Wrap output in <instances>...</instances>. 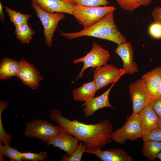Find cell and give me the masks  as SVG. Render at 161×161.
Masks as SVG:
<instances>
[{
    "instance_id": "cell-1",
    "label": "cell",
    "mask_w": 161,
    "mask_h": 161,
    "mask_svg": "<svg viewBox=\"0 0 161 161\" xmlns=\"http://www.w3.org/2000/svg\"><path fill=\"white\" fill-rule=\"evenodd\" d=\"M49 115L65 131L83 142L86 153L101 150L112 141L113 126L108 119L94 124H86L76 119L70 120L63 116L60 110L56 109L50 110Z\"/></svg>"
},
{
    "instance_id": "cell-2",
    "label": "cell",
    "mask_w": 161,
    "mask_h": 161,
    "mask_svg": "<svg viewBox=\"0 0 161 161\" xmlns=\"http://www.w3.org/2000/svg\"><path fill=\"white\" fill-rule=\"evenodd\" d=\"M114 12L109 13L94 24L80 31L72 32L60 31V34L70 40L83 36L95 37L112 41L118 45L127 41L116 26Z\"/></svg>"
},
{
    "instance_id": "cell-3",
    "label": "cell",
    "mask_w": 161,
    "mask_h": 161,
    "mask_svg": "<svg viewBox=\"0 0 161 161\" xmlns=\"http://www.w3.org/2000/svg\"><path fill=\"white\" fill-rule=\"evenodd\" d=\"M115 7L113 6L86 7L74 5L73 16L85 28L98 21L106 15L114 12Z\"/></svg>"
},
{
    "instance_id": "cell-4",
    "label": "cell",
    "mask_w": 161,
    "mask_h": 161,
    "mask_svg": "<svg viewBox=\"0 0 161 161\" xmlns=\"http://www.w3.org/2000/svg\"><path fill=\"white\" fill-rule=\"evenodd\" d=\"M143 135L142 124L139 113L127 117L124 125L113 132L112 141L123 145L127 140L134 141Z\"/></svg>"
},
{
    "instance_id": "cell-5",
    "label": "cell",
    "mask_w": 161,
    "mask_h": 161,
    "mask_svg": "<svg viewBox=\"0 0 161 161\" xmlns=\"http://www.w3.org/2000/svg\"><path fill=\"white\" fill-rule=\"evenodd\" d=\"M31 5L35 11L37 17L40 20L43 26L45 43L49 47H51L52 44L54 33L58 24L61 20L65 18L64 13L48 12L43 10L37 4L33 1L31 2Z\"/></svg>"
},
{
    "instance_id": "cell-6",
    "label": "cell",
    "mask_w": 161,
    "mask_h": 161,
    "mask_svg": "<svg viewBox=\"0 0 161 161\" xmlns=\"http://www.w3.org/2000/svg\"><path fill=\"white\" fill-rule=\"evenodd\" d=\"M64 131L59 126H54L47 121L32 120L26 124L24 134L27 137L36 138L47 143Z\"/></svg>"
},
{
    "instance_id": "cell-7",
    "label": "cell",
    "mask_w": 161,
    "mask_h": 161,
    "mask_svg": "<svg viewBox=\"0 0 161 161\" xmlns=\"http://www.w3.org/2000/svg\"><path fill=\"white\" fill-rule=\"evenodd\" d=\"M110 56L109 52L108 50L96 43H93L92 49L89 52L83 57L73 60L74 64L80 62H83V64L76 79L82 78L84 71L89 67L93 69L107 64Z\"/></svg>"
},
{
    "instance_id": "cell-8",
    "label": "cell",
    "mask_w": 161,
    "mask_h": 161,
    "mask_svg": "<svg viewBox=\"0 0 161 161\" xmlns=\"http://www.w3.org/2000/svg\"><path fill=\"white\" fill-rule=\"evenodd\" d=\"M93 72V80L97 90L115 83L122 76L127 73L123 69H119L111 64L97 67Z\"/></svg>"
},
{
    "instance_id": "cell-9",
    "label": "cell",
    "mask_w": 161,
    "mask_h": 161,
    "mask_svg": "<svg viewBox=\"0 0 161 161\" xmlns=\"http://www.w3.org/2000/svg\"><path fill=\"white\" fill-rule=\"evenodd\" d=\"M129 88L132 105V114L138 113L151 103L152 97L141 79L131 83Z\"/></svg>"
},
{
    "instance_id": "cell-10",
    "label": "cell",
    "mask_w": 161,
    "mask_h": 161,
    "mask_svg": "<svg viewBox=\"0 0 161 161\" xmlns=\"http://www.w3.org/2000/svg\"><path fill=\"white\" fill-rule=\"evenodd\" d=\"M20 68L17 77L25 85L36 89L43 78L38 70L32 64L21 58L19 61Z\"/></svg>"
},
{
    "instance_id": "cell-11",
    "label": "cell",
    "mask_w": 161,
    "mask_h": 161,
    "mask_svg": "<svg viewBox=\"0 0 161 161\" xmlns=\"http://www.w3.org/2000/svg\"><path fill=\"white\" fill-rule=\"evenodd\" d=\"M79 141L76 137L64 131L51 138L47 144L60 148L70 156L78 147Z\"/></svg>"
},
{
    "instance_id": "cell-12",
    "label": "cell",
    "mask_w": 161,
    "mask_h": 161,
    "mask_svg": "<svg viewBox=\"0 0 161 161\" xmlns=\"http://www.w3.org/2000/svg\"><path fill=\"white\" fill-rule=\"evenodd\" d=\"M134 52L131 44L127 42L118 45L115 49V53L123 62V68L129 75L137 73L138 70L137 64L133 60Z\"/></svg>"
},
{
    "instance_id": "cell-13",
    "label": "cell",
    "mask_w": 161,
    "mask_h": 161,
    "mask_svg": "<svg viewBox=\"0 0 161 161\" xmlns=\"http://www.w3.org/2000/svg\"><path fill=\"white\" fill-rule=\"evenodd\" d=\"M114 83H113L110 87L102 95L94 97L82 104V106H85L83 112L86 117L92 116L96 111L103 108L108 107L114 109H116L110 103L109 101V92Z\"/></svg>"
},
{
    "instance_id": "cell-14",
    "label": "cell",
    "mask_w": 161,
    "mask_h": 161,
    "mask_svg": "<svg viewBox=\"0 0 161 161\" xmlns=\"http://www.w3.org/2000/svg\"><path fill=\"white\" fill-rule=\"evenodd\" d=\"M43 10L51 13H61L73 15L74 5L67 0H31Z\"/></svg>"
},
{
    "instance_id": "cell-15",
    "label": "cell",
    "mask_w": 161,
    "mask_h": 161,
    "mask_svg": "<svg viewBox=\"0 0 161 161\" xmlns=\"http://www.w3.org/2000/svg\"><path fill=\"white\" fill-rule=\"evenodd\" d=\"M139 114L142 125L143 135L158 128L159 118L154 112L151 103Z\"/></svg>"
},
{
    "instance_id": "cell-16",
    "label": "cell",
    "mask_w": 161,
    "mask_h": 161,
    "mask_svg": "<svg viewBox=\"0 0 161 161\" xmlns=\"http://www.w3.org/2000/svg\"><path fill=\"white\" fill-rule=\"evenodd\" d=\"M88 153L94 154L101 161H133L132 157L122 149H112L104 151L97 150Z\"/></svg>"
},
{
    "instance_id": "cell-17",
    "label": "cell",
    "mask_w": 161,
    "mask_h": 161,
    "mask_svg": "<svg viewBox=\"0 0 161 161\" xmlns=\"http://www.w3.org/2000/svg\"><path fill=\"white\" fill-rule=\"evenodd\" d=\"M161 79V67L158 66L143 75L141 79L152 97L158 96L157 89Z\"/></svg>"
},
{
    "instance_id": "cell-18",
    "label": "cell",
    "mask_w": 161,
    "mask_h": 161,
    "mask_svg": "<svg viewBox=\"0 0 161 161\" xmlns=\"http://www.w3.org/2000/svg\"><path fill=\"white\" fill-rule=\"evenodd\" d=\"M97 91L95 84L93 80L86 83L80 87L73 89L72 94L75 100L86 102L94 97Z\"/></svg>"
},
{
    "instance_id": "cell-19",
    "label": "cell",
    "mask_w": 161,
    "mask_h": 161,
    "mask_svg": "<svg viewBox=\"0 0 161 161\" xmlns=\"http://www.w3.org/2000/svg\"><path fill=\"white\" fill-rule=\"evenodd\" d=\"M20 68L19 62L4 57L0 64V79L7 80L18 75Z\"/></svg>"
},
{
    "instance_id": "cell-20",
    "label": "cell",
    "mask_w": 161,
    "mask_h": 161,
    "mask_svg": "<svg viewBox=\"0 0 161 161\" xmlns=\"http://www.w3.org/2000/svg\"><path fill=\"white\" fill-rule=\"evenodd\" d=\"M143 142V154L150 161H154L161 151V142L150 140Z\"/></svg>"
},
{
    "instance_id": "cell-21",
    "label": "cell",
    "mask_w": 161,
    "mask_h": 161,
    "mask_svg": "<svg viewBox=\"0 0 161 161\" xmlns=\"http://www.w3.org/2000/svg\"><path fill=\"white\" fill-rule=\"evenodd\" d=\"M14 33L17 39L22 43H30L35 32L28 23L15 27Z\"/></svg>"
},
{
    "instance_id": "cell-22",
    "label": "cell",
    "mask_w": 161,
    "mask_h": 161,
    "mask_svg": "<svg viewBox=\"0 0 161 161\" xmlns=\"http://www.w3.org/2000/svg\"><path fill=\"white\" fill-rule=\"evenodd\" d=\"M21 152L15 148L11 147L9 145H2L0 143V161H4V157L9 158L11 161H21L23 160Z\"/></svg>"
},
{
    "instance_id": "cell-23",
    "label": "cell",
    "mask_w": 161,
    "mask_h": 161,
    "mask_svg": "<svg viewBox=\"0 0 161 161\" xmlns=\"http://www.w3.org/2000/svg\"><path fill=\"white\" fill-rule=\"evenodd\" d=\"M5 11L10 18V21L15 27L28 23L32 15L27 13L23 14L5 7Z\"/></svg>"
},
{
    "instance_id": "cell-24",
    "label": "cell",
    "mask_w": 161,
    "mask_h": 161,
    "mask_svg": "<svg viewBox=\"0 0 161 161\" xmlns=\"http://www.w3.org/2000/svg\"><path fill=\"white\" fill-rule=\"evenodd\" d=\"M7 102L1 100L0 101V142L4 144L10 145L12 137L4 130L2 121V113L3 111L8 107Z\"/></svg>"
},
{
    "instance_id": "cell-25",
    "label": "cell",
    "mask_w": 161,
    "mask_h": 161,
    "mask_svg": "<svg viewBox=\"0 0 161 161\" xmlns=\"http://www.w3.org/2000/svg\"><path fill=\"white\" fill-rule=\"evenodd\" d=\"M86 149L84 145L83 142L81 141L72 154L69 156L67 154H64L61 161H80L84 153L86 152Z\"/></svg>"
},
{
    "instance_id": "cell-26",
    "label": "cell",
    "mask_w": 161,
    "mask_h": 161,
    "mask_svg": "<svg viewBox=\"0 0 161 161\" xmlns=\"http://www.w3.org/2000/svg\"><path fill=\"white\" fill-rule=\"evenodd\" d=\"M74 5L86 7H97L107 5V0H67Z\"/></svg>"
},
{
    "instance_id": "cell-27",
    "label": "cell",
    "mask_w": 161,
    "mask_h": 161,
    "mask_svg": "<svg viewBox=\"0 0 161 161\" xmlns=\"http://www.w3.org/2000/svg\"><path fill=\"white\" fill-rule=\"evenodd\" d=\"M21 155L23 160L29 161H42L49 157L47 152L44 151H41L38 153L28 151L22 152Z\"/></svg>"
},
{
    "instance_id": "cell-28",
    "label": "cell",
    "mask_w": 161,
    "mask_h": 161,
    "mask_svg": "<svg viewBox=\"0 0 161 161\" xmlns=\"http://www.w3.org/2000/svg\"><path fill=\"white\" fill-rule=\"evenodd\" d=\"M120 7L126 10L131 12L141 5L140 0H116Z\"/></svg>"
},
{
    "instance_id": "cell-29",
    "label": "cell",
    "mask_w": 161,
    "mask_h": 161,
    "mask_svg": "<svg viewBox=\"0 0 161 161\" xmlns=\"http://www.w3.org/2000/svg\"><path fill=\"white\" fill-rule=\"evenodd\" d=\"M141 138L143 142L150 140L161 142V129L157 128L143 134Z\"/></svg>"
},
{
    "instance_id": "cell-30",
    "label": "cell",
    "mask_w": 161,
    "mask_h": 161,
    "mask_svg": "<svg viewBox=\"0 0 161 161\" xmlns=\"http://www.w3.org/2000/svg\"><path fill=\"white\" fill-rule=\"evenodd\" d=\"M148 32L151 37L156 39H161V24L154 21L149 25Z\"/></svg>"
},
{
    "instance_id": "cell-31",
    "label": "cell",
    "mask_w": 161,
    "mask_h": 161,
    "mask_svg": "<svg viewBox=\"0 0 161 161\" xmlns=\"http://www.w3.org/2000/svg\"><path fill=\"white\" fill-rule=\"evenodd\" d=\"M151 103L152 108L159 118H161V97L152 98Z\"/></svg>"
},
{
    "instance_id": "cell-32",
    "label": "cell",
    "mask_w": 161,
    "mask_h": 161,
    "mask_svg": "<svg viewBox=\"0 0 161 161\" xmlns=\"http://www.w3.org/2000/svg\"><path fill=\"white\" fill-rule=\"evenodd\" d=\"M151 16L154 21L161 24V7H157L154 8L151 13Z\"/></svg>"
},
{
    "instance_id": "cell-33",
    "label": "cell",
    "mask_w": 161,
    "mask_h": 161,
    "mask_svg": "<svg viewBox=\"0 0 161 161\" xmlns=\"http://www.w3.org/2000/svg\"><path fill=\"white\" fill-rule=\"evenodd\" d=\"M4 6L2 4L1 1L0 2V21L4 23L5 21V14L3 12V9Z\"/></svg>"
},
{
    "instance_id": "cell-34",
    "label": "cell",
    "mask_w": 161,
    "mask_h": 161,
    "mask_svg": "<svg viewBox=\"0 0 161 161\" xmlns=\"http://www.w3.org/2000/svg\"><path fill=\"white\" fill-rule=\"evenodd\" d=\"M141 5L146 6L148 5L152 0H140Z\"/></svg>"
},
{
    "instance_id": "cell-35",
    "label": "cell",
    "mask_w": 161,
    "mask_h": 161,
    "mask_svg": "<svg viewBox=\"0 0 161 161\" xmlns=\"http://www.w3.org/2000/svg\"><path fill=\"white\" fill-rule=\"evenodd\" d=\"M157 93L158 96L161 97V79L158 86Z\"/></svg>"
},
{
    "instance_id": "cell-36",
    "label": "cell",
    "mask_w": 161,
    "mask_h": 161,
    "mask_svg": "<svg viewBox=\"0 0 161 161\" xmlns=\"http://www.w3.org/2000/svg\"><path fill=\"white\" fill-rule=\"evenodd\" d=\"M158 128L161 129V118H159L158 123Z\"/></svg>"
},
{
    "instance_id": "cell-37",
    "label": "cell",
    "mask_w": 161,
    "mask_h": 161,
    "mask_svg": "<svg viewBox=\"0 0 161 161\" xmlns=\"http://www.w3.org/2000/svg\"><path fill=\"white\" fill-rule=\"evenodd\" d=\"M157 158H158L161 160V152H160L158 154L157 157Z\"/></svg>"
}]
</instances>
